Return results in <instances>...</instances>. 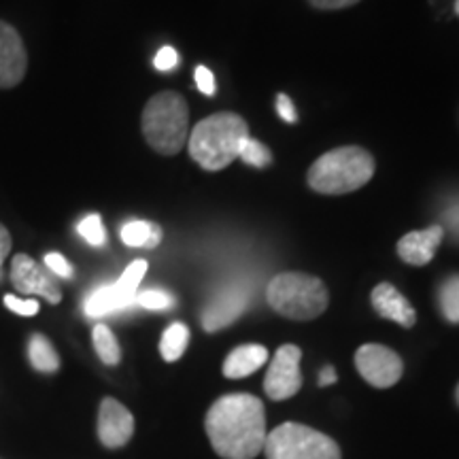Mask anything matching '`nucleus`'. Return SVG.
<instances>
[{"mask_svg": "<svg viewBox=\"0 0 459 459\" xmlns=\"http://www.w3.org/2000/svg\"><path fill=\"white\" fill-rule=\"evenodd\" d=\"M204 429L223 459H254L266 443V412L255 395L230 394L211 406Z\"/></svg>", "mask_w": 459, "mask_h": 459, "instance_id": "f257e3e1", "label": "nucleus"}, {"mask_svg": "<svg viewBox=\"0 0 459 459\" xmlns=\"http://www.w3.org/2000/svg\"><path fill=\"white\" fill-rule=\"evenodd\" d=\"M249 139V126L240 115L215 113L198 122L187 136L189 156L204 170H221L240 158V152Z\"/></svg>", "mask_w": 459, "mask_h": 459, "instance_id": "f03ea898", "label": "nucleus"}, {"mask_svg": "<svg viewBox=\"0 0 459 459\" xmlns=\"http://www.w3.org/2000/svg\"><path fill=\"white\" fill-rule=\"evenodd\" d=\"M375 175V158L364 147H336L308 169L311 189L325 196H341L364 187Z\"/></svg>", "mask_w": 459, "mask_h": 459, "instance_id": "7ed1b4c3", "label": "nucleus"}, {"mask_svg": "<svg viewBox=\"0 0 459 459\" xmlns=\"http://www.w3.org/2000/svg\"><path fill=\"white\" fill-rule=\"evenodd\" d=\"M143 134L153 152L177 156L189 136V108L177 91H160L143 111Z\"/></svg>", "mask_w": 459, "mask_h": 459, "instance_id": "20e7f679", "label": "nucleus"}, {"mask_svg": "<svg viewBox=\"0 0 459 459\" xmlns=\"http://www.w3.org/2000/svg\"><path fill=\"white\" fill-rule=\"evenodd\" d=\"M266 300L279 315L294 321L319 317L330 296L324 281L307 273H281L266 287Z\"/></svg>", "mask_w": 459, "mask_h": 459, "instance_id": "39448f33", "label": "nucleus"}, {"mask_svg": "<svg viewBox=\"0 0 459 459\" xmlns=\"http://www.w3.org/2000/svg\"><path fill=\"white\" fill-rule=\"evenodd\" d=\"M266 459H341V446L330 436L302 423H283L266 436Z\"/></svg>", "mask_w": 459, "mask_h": 459, "instance_id": "423d86ee", "label": "nucleus"}, {"mask_svg": "<svg viewBox=\"0 0 459 459\" xmlns=\"http://www.w3.org/2000/svg\"><path fill=\"white\" fill-rule=\"evenodd\" d=\"M302 351L296 344H283L271 361V368L264 378V389L266 395L274 402L294 398L302 387L300 372Z\"/></svg>", "mask_w": 459, "mask_h": 459, "instance_id": "0eeeda50", "label": "nucleus"}, {"mask_svg": "<svg viewBox=\"0 0 459 459\" xmlns=\"http://www.w3.org/2000/svg\"><path fill=\"white\" fill-rule=\"evenodd\" d=\"M355 368L372 387L387 389L395 385L404 372L400 355L383 344H364L355 353Z\"/></svg>", "mask_w": 459, "mask_h": 459, "instance_id": "6e6552de", "label": "nucleus"}, {"mask_svg": "<svg viewBox=\"0 0 459 459\" xmlns=\"http://www.w3.org/2000/svg\"><path fill=\"white\" fill-rule=\"evenodd\" d=\"M11 283H13L20 294L41 296L51 304L62 300V290L56 274L26 254H17L13 257V264H11Z\"/></svg>", "mask_w": 459, "mask_h": 459, "instance_id": "1a4fd4ad", "label": "nucleus"}, {"mask_svg": "<svg viewBox=\"0 0 459 459\" xmlns=\"http://www.w3.org/2000/svg\"><path fill=\"white\" fill-rule=\"evenodd\" d=\"M28 71V51L20 32L0 20V90L15 88Z\"/></svg>", "mask_w": 459, "mask_h": 459, "instance_id": "9d476101", "label": "nucleus"}, {"mask_svg": "<svg viewBox=\"0 0 459 459\" xmlns=\"http://www.w3.org/2000/svg\"><path fill=\"white\" fill-rule=\"evenodd\" d=\"M134 434V417L122 402L105 398L99 411V438L107 449H119L128 445Z\"/></svg>", "mask_w": 459, "mask_h": 459, "instance_id": "9b49d317", "label": "nucleus"}, {"mask_svg": "<svg viewBox=\"0 0 459 459\" xmlns=\"http://www.w3.org/2000/svg\"><path fill=\"white\" fill-rule=\"evenodd\" d=\"M247 308V294L240 287L221 290L203 311V328L206 332H217L228 328L237 321Z\"/></svg>", "mask_w": 459, "mask_h": 459, "instance_id": "f8f14e48", "label": "nucleus"}, {"mask_svg": "<svg viewBox=\"0 0 459 459\" xmlns=\"http://www.w3.org/2000/svg\"><path fill=\"white\" fill-rule=\"evenodd\" d=\"M445 238V228L440 223L429 226L426 230H415V232L404 234L398 243V255L402 262L411 266H426L434 260L436 251Z\"/></svg>", "mask_w": 459, "mask_h": 459, "instance_id": "ddd939ff", "label": "nucleus"}, {"mask_svg": "<svg viewBox=\"0 0 459 459\" xmlns=\"http://www.w3.org/2000/svg\"><path fill=\"white\" fill-rule=\"evenodd\" d=\"M372 308L378 313V317L395 321L402 328H412L417 324V313L412 304L400 294L392 283H378L372 290Z\"/></svg>", "mask_w": 459, "mask_h": 459, "instance_id": "4468645a", "label": "nucleus"}, {"mask_svg": "<svg viewBox=\"0 0 459 459\" xmlns=\"http://www.w3.org/2000/svg\"><path fill=\"white\" fill-rule=\"evenodd\" d=\"M268 361V351L262 344H243L237 347L223 361V377L226 378H245L254 375Z\"/></svg>", "mask_w": 459, "mask_h": 459, "instance_id": "2eb2a0df", "label": "nucleus"}, {"mask_svg": "<svg viewBox=\"0 0 459 459\" xmlns=\"http://www.w3.org/2000/svg\"><path fill=\"white\" fill-rule=\"evenodd\" d=\"M136 302L134 296H128L117 283L99 287V290L85 300V315L90 317H102V315L122 311V308L130 307Z\"/></svg>", "mask_w": 459, "mask_h": 459, "instance_id": "dca6fc26", "label": "nucleus"}, {"mask_svg": "<svg viewBox=\"0 0 459 459\" xmlns=\"http://www.w3.org/2000/svg\"><path fill=\"white\" fill-rule=\"evenodd\" d=\"M124 245L128 247H145V249H156L162 240V228L153 221H143V220H132L124 223L122 232Z\"/></svg>", "mask_w": 459, "mask_h": 459, "instance_id": "f3484780", "label": "nucleus"}, {"mask_svg": "<svg viewBox=\"0 0 459 459\" xmlns=\"http://www.w3.org/2000/svg\"><path fill=\"white\" fill-rule=\"evenodd\" d=\"M28 355L30 364L41 372H56L60 368V358H57L54 344H51L43 334H34L28 344Z\"/></svg>", "mask_w": 459, "mask_h": 459, "instance_id": "a211bd4d", "label": "nucleus"}, {"mask_svg": "<svg viewBox=\"0 0 459 459\" xmlns=\"http://www.w3.org/2000/svg\"><path fill=\"white\" fill-rule=\"evenodd\" d=\"M189 342V330L186 324H172L166 328L162 334V341H160V353L166 361H177L186 353Z\"/></svg>", "mask_w": 459, "mask_h": 459, "instance_id": "6ab92c4d", "label": "nucleus"}, {"mask_svg": "<svg viewBox=\"0 0 459 459\" xmlns=\"http://www.w3.org/2000/svg\"><path fill=\"white\" fill-rule=\"evenodd\" d=\"M438 307L449 324H459V273H453L438 287Z\"/></svg>", "mask_w": 459, "mask_h": 459, "instance_id": "aec40b11", "label": "nucleus"}, {"mask_svg": "<svg viewBox=\"0 0 459 459\" xmlns=\"http://www.w3.org/2000/svg\"><path fill=\"white\" fill-rule=\"evenodd\" d=\"M91 338H94V349L96 353H99V358L105 361L107 366H117L119 359H122V349H119V342L113 332L108 330L105 324H99L94 328Z\"/></svg>", "mask_w": 459, "mask_h": 459, "instance_id": "412c9836", "label": "nucleus"}, {"mask_svg": "<svg viewBox=\"0 0 459 459\" xmlns=\"http://www.w3.org/2000/svg\"><path fill=\"white\" fill-rule=\"evenodd\" d=\"M240 160H243L245 164L254 166V169H266V166L273 162V153L264 143L249 139L245 143L243 152H240Z\"/></svg>", "mask_w": 459, "mask_h": 459, "instance_id": "4be33fe9", "label": "nucleus"}, {"mask_svg": "<svg viewBox=\"0 0 459 459\" xmlns=\"http://www.w3.org/2000/svg\"><path fill=\"white\" fill-rule=\"evenodd\" d=\"M77 232L82 234V237H83L85 240H88V243H90L91 247H102V245L107 243L105 226H102L100 215H96V213L83 217V220L79 221Z\"/></svg>", "mask_w": 459, "mask_h": 459, "instance_id": "5701e85b", "label": "nucleus"}, {"mask_svg": "<svg viewBox=\"0 0 459 459\" xmlns=\"http://www.w3.org/2000/svg\"><path fill=\"white\" fill-rule=\"evenodd\" d=\"M145 273H147V262L145 260H136V262H132L128 268H126L122 277L115 281V283L122 287L126 294L136 298V290H139V285H141L143 277H145Z\"/></svg>", "mask_w": 459, "mask_h": 459, "instance_id": "b1692460", "label": "nucleus"}, {"mask_svg": "<svg viewBox=\"0 0 459 459\" xmlns=\"http://www.w3.org/2000/svg\"><path fill=\"white\" fill-rule=\"evenodd\" d=\"M172 296L166 294L162 290H147L136 294V304H141L143 308H149V311H164V308L172 307Z\"/></svg>", "mask_w": 459, "mask_h": 459, "instance_id": "393cba45", "label": "nucleus"}, {"mask_svg": "<svg viewBox=\"0 0 459 459\" xmlns=\"http://www.w3.org/2000/svg\"><path fill=\"white\" fill-rule=\"evenodd\" d=\"M45 266H48L49 271L60 279H71L73 277L71 262H68L66 257L60 255V254H48V255H45Z\"/></svg>", "mask_w": 459, "mask_h": 459, "instance_id": "a878e982", "label": "nucleus"}, {"mask_svg": "<svg viewBox=\"0 0 459 459\" xmlns=\"http://www.w3.org/2000/svg\"><path fill=\"white\" fill-rule=\"evenodd\" d=\"M4 307L9 311H13L17 315H24V317H30V315L39 313V302L37 300H20V298L13 294L4 296Z\"/></svg>", "mask_w": 459, "mask_h": 459, "instance_id": "bb28decb", "label": "nucleus"}, {"mask_svg": "<svg viewBox=\"0 0 459 459\" xmlns=\"http://www.w3.org/2000/svg\"><path fill=\"white\" fill-rule=\"evenodd\" d=\"M177 65H179V54H177V49L170 48V45L160 49L156 60H153V66H156L158 71H172Z\"/></svg>", "mask_w": 459, "mask_h": 459, "instance_id": "cd10ccee", "label": "nucleus"}, {"mask_svg": "<svg viewBox=\"0 0 459 459\" xmlns=\"http://www.w3.org/2000/svg\"><path fill=\"white\" fill-rule=\"evenodd\" d=\"M277 113L281 115V119L287 124H296L298 122V113L294 102L287 94H279L277 96Z\"/></svg>", "mask_w": 459, "mask_h": 459, "instance_id": "c85d7f7f", "label": "nucleus"}, {"mask_svg": "<svg viewBox=\"0 0 459 459\" xmlns=\"http://www.w3.org/2000/svg\"><path fill=\"white\" fill-rule=\"evenodd\" d=\"M196 85H198V90L206 96L215 94V77H213V73H211L206 66L196 68Z\"/></svg>", "mask_w": 459, "mask_h": 459, "instance_id": "c756f323", "label": "nucleus"}, {"mask_svg": "<svg viewBox=\"0 0 459 459\" xmlns=\"http://www.w3.org/2000/svg\"><path fill=\"white\" fill-rule=\"evenodd\" d=\"M315 9L321 11H338V9H347L358 4L359 0H308Z\"/></svg>", "mask_w": 459, "mask_h": 459, "instance_id": "7c9ffc66", "label": "nucleus"}, {"mask_svg": "<svg viewBox=\"0 0 459 459\" xmlns=\"http://www.w3.org/2000/svg\"><path fill=\"white\" fill-rule=\"evenodd\" d=\"M445 217H446V226H449L451 234L455 237V240H459V203L449 206V211H446Z\"/></svg>", "mask_w": 459, "mask_h": 459, "instance_id": "2f4dec72", "label": "nucleus"}, {"mask_svg": "<svg viewBox=\"0 0 459 459\" xmlns=\"http://www.w3.org/2000/svg\"><path fill=\"white\" fill-rule=\"evenodd\" d=\"M11 234H9V230L3 226V223H0V266H3V262H4V257L9 255V251H11Z\"/></svg>", "mask_w": 459, "mask_h": 459, "instance_id": "473e14b6", "label": "nucleus"}, {"mask_svg": "<svg viewBox=\"0 0 459 459\" xmlns=\"http://www.w3.org/2000/svg\"><path fill=\"white\" fill-rule=\"evenodd\" d=\"M332 383H336V370L328 366V368H324L319 372V385L325 387V385H332Z\"/></svg>", "mask_w": 459, "mask_h": 459, "instance_id": "72a5a7b5", "label": "nucleus"}, {"mask_svg": "<svg viewBox=\"0 0 459 459\" xmlns=\"http://www.w3.org/2000/svg\"><path fill=\"white\" fill-rule=\"evenodd\" d=\"M455 13H457V17H459V0H455Z\"/></svg>", "mask_w": 459, "mask_h": 459, "instance_id": "f704fd0d", "label": "nucleus"}, {"mask_svg": "<svg viewBox=\"0 0 459 459\" xmlns=\"http://www.w3.org/2000/svg\"><path fill=\"white\" fill-rule=\"evenodd\" d=\"M455 400H457V404H459V385H457V389H455Z\"/></svg>", "mask_w": 459, "mask_h": 459, "instance_id": "c9c22d12", "label": "nucleus"}]
</instances>
